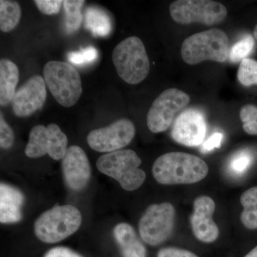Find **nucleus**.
Here are the masks:
<instances>
[{"mask_svg": "<svg viewBox=\"0 0 257 257\" xmlns=\"http://www.w3.org/2000/svg\"><path fill=\"white\" fill-rule=\"evenodd\" d=\"M15 135L13 128L5 121L3 115L1 113L0 117V147L1 148L8 150L13 146L14 143Z\"/></svg>", "mask_w": 257, "mask_h": 257, "instance_id": "cd10ccee", "label": "nucleus"}, {"mask_svg": "<svg viewBox=\"0 0 257 257\" xmlns=\"http://www.w3.org/2000/svg\"><path fill=\"white\" fill-rule=\"evenodd\" d=\"M254 47V40L250 35H246L236 42L229 50V58L231 62H242L252 52Z\"/></svg>", "mask_w": 257, "mask_h": 257, "instance_id": "5701e85b", "label": "nucleus"}, {"mask_svg": "<svg viewBox=\"0 0 257 257\" xmlns=\"http://www.w3.org/2000/svg\"><path fill=\"white\" fill-rule=\"evenodd\" d=\"M85 27L96 37H106L111 30V20L102 10L89 8L86 11Z\"/></svg>", "mask_w": 257, "mask_h": 257, "instance_id": "6ab92c4d", "label": "nucleus"}, {"mask_svg": "<svg viewBox=\"0 0 257 257\" xmlns=\"http://www.w3.org/2000/svg\"><path fill=\"white\" fill-rule=\"evenodd\" d=\"M229 55V38L219 29H211L187 37L181 48L182 59L191 65L206 60L223 63Z\"/></svg>", "mask_w": 257, "mask_h": 257, "instance_id": "f03ea898", "label": "nucleus"}, {"mask_svg": "<svg viewBox=\"0 0 257 257\" xmlns=\"http://www.w3.org/2000/svg\"><path fill=\"white\" fill-rule=\"evenodd\" d=\"M193 205L194 211L190 217L193 234L202 242H214L219 235V227L212 219L215 202L210 197L200 196L196 198Z\"/></svg>", "mask_w": 257, "mask_h": 257, "instance_id": "4468645a", "label": "nucleus"}, {"mask_svg": "<svg viewBox=\"0 0 257 257\" xmlns=\"http://www.w3.org/2000/svg\"><path fill=\"white\" fill-rule=\"evenodd\" d=\"M237 77L243 86L257 85V61L251 59L243 60L240 64Z\"/></svg>", "mask_w": 257, "mask_h": 257, "instance_id": "b1692460", "label": "nucleus"}, {"mask_svg": "<svg viewBox=\"0 0 257 257\" xmlns=\"http://www.w3.org/2000/svg\"><path fill=\"white\" fill-rule=\"evenodd\" d=\"M45 257H82L72 250L66 247L52 248L46 253Z\"/></svg>", "mask_w": 257, "mask_h": 257, "instance_id": "2f4dec72", "label": "nucleus"}, {"mask_svg": "<svg viewBox=\"0 0 257 257\" xmlns=\"http://www.w3.org/2000/svg\"><path fill=\"white\" fill-rule=\"evenodd\" d=\"M244 257H257V246L249 251Z\"/></svg>", "mask_w": 257, "mask_h": 257, "instance_id": "473e14b6", "label": "nucleus"}, {"mask_svg": "<svg viewBox=\"0 0 257 257\" xmlns=\"http://www.w3.org/2000/svg\"><path fill=\"white\" fill-rule=\"evenodd\" d=\"M97 56V50L94 47H88L78 52H69L67 58L71 63L81 66L92 63L96 60Z\"/></svg>", "mask_w": 257, "mask_h": 257, "instance_id": "bb28decb", "label": "nucleus"}, {"mask_svg": "<svg viewBox=\"0 0 257 257\" xmlns=\"http://www.w3.org/2000/svg\"><path fill=\"white\" fill-rule=\"evenodd\" d=\"M157 257H198L195 253L188 250L177 247L162 248L157 253Z\"/></svg>", "mask_w": 257, "mask_h": 257, "instance_id": "c756f323", "label": "nucleus"}, {"mask_svg": "<svg viewBox=\"0 0 257 257\" xmlns=\"http://www.w3.org/2000/svg\"><path fill=\"white\" fill-rule=\"evenodd\" d=\"M44 79L55 100L64 107L74 106L82 95L80 76L73 66L50 61L43 69Z\"/></svg>", "mask_w": 257, "mask_h": 257, "instance_id": "423d86ee", "label": "nucleus"}, {"mask_svg": "<svg viewBox=\"0 0 257 257\" xmlns=\"http://www.w3.org/2000/svg\"><path fill=\"white\" fill-rule=\"evenodd\" d=\"M83 0H66L63 5L66 14V30L73 33L80 28L82 22V7Z\"/></svg>", "mask_w": 257, "mask_h": 257, "instance_id": "4be33fe9", "label": "nucleus"}, {"mask_svg": "<svg viewBox=\"0 0 257 257\" xmlns=\"http://www.w3.org/2000/svg\"><path fill=\"white\" fill-rule=\"evenodd\" d=\"M175 209L171 203L152 204L147 208L139 222V231L143 241L157 246L168 239L173 231Z\"/></svg>", "mask_w": 257, "mask_h": 257, "instance_id": "6e6552de", "label": "nucleus"}, {"mask_svg": "<svg viewBox=\"0 0 257 257\" xmlns=\"http://www.w3.org/2000/svg\"><path fill=\"white\" fill-rule=\"evenodd\" d=\"M82 219L80 211L74 206H57L44 212L37 219L35 234L43 242H59L76 232L82 224Z\"/></svg>", "mask_w": 257, "mask_h": 257, "instance_id": "39448f33", "label": "nucleus"}, {"mask_svg": "<svg viewBox=\"0 0 257 257\" xmlns=\"http://www.w3.org/2000/svg\"><path fill=\"white\" fill-rule=\"evenodd\" d=\"M240 202L243 208L240 217L241 223L246 229H257V187L243 192Z\"/></svg>", "mask_w": 257, "mask_h": 257, "instance_id": "aec40b11", "label": "nucleus"}, {"mask_svg": "<svg viewBox=\"0 0 257 257\" xmlns=\"http://www.w3.org/2000/svg\"><path fill=\"white\" fill-rule=\"evenodd\" d=\"M142 160L131 150H119L103 155L96 161L101 173L114 179L124 190L135 191L145 182L146 174L139 168Z\"/></svg>", "mask_w": 257, "mask_h": 257, "instance_id": "7ed1b4c3", "label": "nucleus"}, {"mask_svg": "<svg viewBox=\"0 0 257 257\" xmlns=\"http://www.w3.org/2000/svg\"><path fill=\"white\" fill-rule=\"evenodd\" d=\"M240 119L243 128L246 133L257 135V107L253 105H245L240 111Z\"/></svg>", "mask_w": 257, "mask_h": 257, "instance_id": "a878e982", "label": "nucleus"}, {"mask_svg": "<svg viewBox=\"0 0 257 257\" xmlns=\"http://www.w3.org/2000/svg\"><path fill=\"white\" fill-rule=\"evenodd\" d=\"M22 12L18 2L0 1V30L9 32L16 28L21 19Z\"/></svg>", "mask_w": 257, "mask_h": 257, "instance_id": "412c9836", "label": "nucleus"}, {"mask_svg": "<svg viewBox=\"0 0 257 257\" xmlns=\"http://www.w3.org/2000/svg\"><path fill=\"white\" fill-rule=\"evenodd\" d=\"M20 79L18 66L9 60L0 61V104L8 105L13 101Z\"/></svg>", "mask_w": 257, "mask_h": 257, "instance_id": "a211bd4d", "label": "nucleus"}, {"mask_svg": "<svg viewBox=\"0 0 257 257\" xmlns=\"http://www.w3.org/2000/svg\"><path fill=\"white\" fill-rule=\"evenodd\" d=\"M47 98L46 83L44 77L35 75L15 92L12 104L15 115L26 117L41 109Z\"/></svg>", "mask_w": 257, "mask_h": 257, "instance_id": "ddd939ff", "label": "nucleus"}, {"mask_svg": "<svg viewBox=\"0 0 257 257\" xmlns=\"http://www.w3.org/2000/svg\"><path fill=\"white\" fill-rule=\"evenodd\" d=\"M253 35H254V37L257 40V25L255 27L254 30H253Z\"/></svg>", "mask_w": 257, "mask_h": 257, "instance_id": "72a5a7b5", "label": "nucleus"}, {"mask_svg": "<svg viewBox=\"0 0 257 257\" xmlns=\"http://www.w3.org/2000/svg\"><path fill=\"white\" fill-rule=\"evenodd\" d=\"M24 196L18 189L0 184V221L3 224L18 222L22 218Z\"/></svg>", "mask_w": 257, "mask_h": 257, "instance_id": "dca6fc26", "label": "nucleus"}, {"mask_svg": "<svg viewBox=\"0 0 257 257\" xmlns=\"http://www.w3.org/2000/svg\"><path fill=\"white\" fill-rule=\"evenodd\" d=\"M171 16L182 25L198 23L211 26L224 21L227 10L224 5L211 0H177L170 6Z\"/></svg>", "mask_w": 257, "mask_h": 257, "instance_id": "0eeeda50", "label": "nucleus"}, {"mask_svg": "<svg viewBox=\"0 0 257 257\" xmlns=\"http://www.w3.org/2000/svg\"><path fill=\"white\" fill-rule=\"evenodd\" d=\"M224 135L221 133H216L213 134L212 135L206 140L204 143H202L201 147V151L202 153H208V152L213 151L214 149L219 148L221 143L223 141Z\"/></svg>", "mask_w": 257, "mask_h": 257, "instance_id": "7c9ffc66", "label": "nucleus"}, {"mask_svg": "<svg viewBox=\"0 0 257 257\" xmlns=\"http://www.w3.org/2000/svg\"><path fill=\"white\" fill-rule=\"evenodd\" d=\"M135 125L130 120L121 119L105 127L92 130L87 135L89 146L99 152L119 151L135 138Z\"/></svg>", "mask_w": 257, "mask_h": 257, "instance_id": "9b49d317", "label": "nucleus"}, {"mask_svg": "<svg viewBox=\"0 0 257 257\" xmlns=\"http://www.w3.org/2000/svg\"><path fill=\"white\" fill-rule=\"evenodd\" d=\"M114 235L123 257H146V248L131 225L126 223L116 225Z\"/></svg>", "mask_w": 257, "mask_h": 257, "instance_id": "f3484780", "label": "nucleus"}, {"mask_svg": "<svg viewBox=\"0 0 257 257\" xmlns=\"http://www.w3.org/2000/svg\"><path fill=\"white\" fill-rule=\"evenodd\" d=\"M62 169L65 183L72 190L84 188L90 179V164L85 152L78 146L67 149L62 159Z\"/></svg>", "mask_w": 257, "mask_h": 257, "instance_id": "2eb2a0df", "label": "nucleus"}, {"mask_svg": "<svg viewBox=\"0 0 257 257\" xmlns=\"http://www.w3.org/2000/svg\"><path fill=\"white\" fill-rule=\"evenodd\" d=\"M252 162V155L248 150H242L235 154L229 163V170L233 175H241L248 170Z\"/></svg>", "mask_w": 257, "mask_h": 257, "instance_id": "393cba45", "label": "nucleus"}, {"mask_svg": "<svg viewBox=\"0 0 257 257\" xmlns=\"http://www.w3.org/2000/svg\"><path fill=\"white\" fill-rule=\"evenodd\" d=\"M67 144V135L58 125H37L30 131L25 155L30 158H37L47 154L53 160H62L68 149Z\"/></svg>", "mask_w": 257, "mask_h": 257, "instance_id": "9d476101", "label": "nucleus"}, {"mask_svg": "<svg viewBox=\"0 0 257 257\" xmlns=\"http://www.w3.org/2000/svg\"><path fill=\"white\" fill-rule=\"evenodd\" d=\"M207 133L205 116L197 109L184 110L175 120L172 138L177 143L187 147L202 145Z\"/></svg>", "mask_w": 257, "mask_h": 257, "instance_id": "f8f14e48", "label": "nucleus"}, {"mask_svg": "<svg viewBox=\"0 0 257 257\" xmlns=\"http://www.w3.org/2000/svg\"><path fill=\"white\" fill-rule=\"evenodd\" d=\"M64 1L62 0H36L35 1L38 10L47 15H57L60 13Z\"/></svg>", "mask_w": 257, "mask_h": 257, "instance_id": "c85d7f7f", "label": "nucleus"}, {"mask_svg": "<svg viewBox=\"0 0 257 257\" xmlns=\"http://www.w3.org/2000/svg\"><path fill=\"white\" fill-rule=\"evenodd\" d=\"M190 97L176 88L166 89L152 103L147 116V124L153 133L165 132L173 122L175 115L188 105Z\"/></svg>", "mask_w": 257, "mask_h": 257, "instance_id": "1a4fd4ad", "label": "nucleus"}, {"mask_svg": "<svg viewBox=\"0 0 257 257\" xmlns=\"http://www.w3.org/2000/svg\"><path fill=\"white\" fill-rule=\"evenodd\" d=\"M209 167L204 160L184 152H169L157 159L152 174L158 183L165 185L197 183L205 178Z\"/></svg>", "mask_w": 257, "mask_h": 257, "instance_id": "f257e3e1", "label": "nucleus"}, {"mask_svg": "<svg viewBox=\"0 0 257 257\" xmlns=\"http://www.w3.org/2000/svg\"><path fill=\"white\" fill-rule=\"evenodd\" d=\"M118 75L130 84L143 82L150 72V63L143 41L130 37L118 44L112 52Z\"/></svg>", "mask_w": 257, "mask_h": 257, "instance_id": "20e7f679", "label": "nucleus"}]
</instances>
